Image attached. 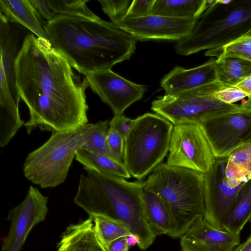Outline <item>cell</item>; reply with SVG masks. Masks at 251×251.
Masks as SVG:
<instances>
[{
  "label": "cell",
  "instance_id": "1",
  "mask_svg": "<svg viewBox=\"0 0 251 251\" xmlns=\"http://www.w3.org/2000/svg\"><path fill=\"white\" fill-rule=\"evenodd\" d=\"M16 86L30 115L27 133L71 129L88 124L86 79L75 75L48 40L26 35L15 61Z\"/></svg>",
  "mask_w": 251,
  "mask_h": 251
},
{
  "label": "cell",
  "instance_id": "2",
  "mask_svg": "<svg viewBox=\"0 0 251 251\" xmlns=\"http://www.w3.org/2000/svg\"><path fill=\"white\" fill-rule=\"evenodd\" d=\"M44 29L52 47L83 75L110 69L136 50L134 37L98 16L61 15L45 21Z\"/></svg>",
  "mask_w": 251,
  "mask_h": 251
},
{
  "label": "cell",
  "instance_id": "3",
  "mask_svg": "<svg viewBox=\"0 0 251 251\" xmlns=\"http://www.w3.org/2000/svg\"><path fill=\"white\" fill-rule=\"evenodd\" d=\"M85 170L87 174L80 176L74 203L89 217L102 216L126 226L139 237L138 247L147 249L156 236L145 212L144 181L129 182L123 177Z\"/></svg>",
  "mask_w": 251,
  "mask_h": 251
},
{
  "label": "cell",
  "instance_id": "4",
  "mask_svg": "<svg viewBox=\"0 0 251 251\" xmlns=\"http://www.w3.org/2000/svg\"><path fill=\"white\" fill-rule=\"evenodd\" d=\"M144 188L157 195L171 216L168 235L180 238L205 213L204 174L167 163L157 166L144 181Z\"/></svg>",
  "mask_w": 251,
  "mask_h": 251
},
{
  "label": "cell",
  "instance_id": "5",
  "mask_svg": "<svg viewBox=\"0 0 251 251\" xmlns=\"http://www.w3.org/2000/svg\"><path fill=\"white\" fill-rule=\"evenodd\" d=\"M199 19L191 33L176 44L177 53L219 49L244 36L251 28V0L226 4L216 0Z\"/></svg>",
  "mask_w": 251,
  "mask_h": 251
},
{
  "label": "cell",
  "instance_id": "6",
  "mask_svg": "<svg viewBox=\"0 0 251 251\" xmlns=\"http://www.w3.org/2000/svg\"><path fill=\"white\" fill-rule=\"evenodd\" d=\"M98 128L97 123L52 131L47 141L27 155L23 168L25 176L42 188L54 187L63 183L77 151Z\"/></svg>",
  "mask_w": 251,
  "mask_h": 251
},
{
  "label": "cell",
  "instance_id": "7",
  "mask_svg": "<svg viewBox=\"0 0 251 251\" xmlns=\"http://www.w3.org/2000/svg\"><path fill=\"white\" fill-rule=\"evenodd\" d=\"M174 126L156 113L134 119L125 137L124 158L131 176L142 180L162 163L169 152Z\"/></svg>",
  "mask_w": 251,
  "mask_h": 251
},
{
  "label": "cell",
  "instance_id": "8",
  "mask_svg": "<svg viewBox=\"0 0 251 251\" xmlns=\"http://www.w3.org/2000/svg\"><path fill=\"white\" fill-rule=\"evenodd\" d=\"M226 87L216 81L200 87L158 97L151 109L174 126L199 124L203 120L219 114L238 109L240 105L222 102L216 93Z\"/></svg>",
  "mask_w": 251,
  "mask_h": 251
},
{
  "label": "cell",
  "instance_id": "9",
  "mask_svg": "<svg viewBox=\"0 0 251 251\" xmlns=\"http://www.w3.org/2000/svg\"><path fill=\"white\" fill-rule=\"evenodd\" d=\"M216 158L228 157L251 144V109L242 107L206 118L199 124Z\"/></svg>",
  "mask_w": 251,
  "mask_h": 251
},
{
  "label": "cell",
  "instance_id": "10",
  "mask_svg": "<svg viewBox=\"0 0 251 251\" xmlns=\"http://www.w3.org/2000/svg\"><path fill=\"white\" fill-rule=\"evenodd\" d=\"M216 157L199 124L174 126L167 164L203 174L214 165Z\"/></svg>",
  "mask_w": 251,
  "mask_h": 251
},
{
  "label": "cell",
  "instance_id": "11",
  "mask_svg": "<svg viewBox=\"0 0 251 251\" xmlns=\"http://www.w3.org/2000/svg\"><path fill=\"white\" fill-rule=\"evenodd\" d=\"M227 157L216 158L211 169L204 174V219L213 226L222 228V223L234 204L243 186L229 184L226 175Z\"/></svg>",
  "mask_w": 251,
  "mask_h": 251
},
{
  "label": "cell",
  "instance_id": "12",
  "mask_svg": "<svg viewBox=\"0 0 251 251\" xmlns=\"http://www.w3.org/2000/svg\"><path fill=\"white\" fill-rule=\"evenodd\" d=\"M48 197L30 186L25 200L12 209L7 216L10 222L9 232L1 251H21L32 229L43 221L48 214Z\"/></svg>",
  "mask_w": 251,
  "mask_h": 251
},
{
  "label": "cell",
  "instance_id": "13",
  "mask_svg": "<svg viewBox=\"0 0 251 251\" xmlns=\"http://www.w3.org/2000/svg\"><path fill=\"white\" fill-rule=\"evenodd\" d=\"M92 91L112 109L114 115H123L125 110L141 100L146 85L136 84L114 73L111 69L84 75Z\"/></svg>",
  "mask_w": 251,
  "mask_h": 251
},
{
  "label": "cell",
  "instance_id": "14",
  "mask_svg": "<svg viewBox=\"0 0 251 251\" xmlns=\"http://www.w3.org/2000/svg\"><path fill=\"white\" fill-rule=\"evenodd\" d=\"M198 21L151 14L139 18L125 16L114 24L127 32L136 40L179 41L191 33Z\"/></svg>",
  "mask_w": 251,
  "mask_h": 251
},
{
  "label": "cell",
  "instance_id": "15",
  "mask_svg": "<svg viewBox=\"0 0 251 251\" xmlns=\"http://www.w3.org/2000/svg\"><path fill=\"white\" fill-rule=\"evenodd\" d=\"M240 242V233L211 226L204 219L194 224L180 237L182 249L188 251H232Z\"/></svg>",
  "mask_w": 251,
  "mask_h": 251
},
{
  "label": "cell",
  "instance_id": "16",
  "mask_svg": "<svg viewBox=\"0 0 251 251\" xmlns=\"http://www.w3.org/2000/svg\"><path fill=\"white\" fill-rule=\"evenodd\" d=\"M216 81V61L211 58L205 63L191 69L176 66L162 78L160 86L164 90L165 95H172Z\"/></svg>",
  "mask_w": 251,
  "mask_h": 251
},
{
  "label": "cell",
  "instance_id": "17",
  "mask_svg": "<svg viewBox=\"0 0 251 251\" xmlns=\"http://www.w3.org/2000/svg\"><path fill=\"white\" fill-rule=\"evenodd\" d=\"M58 251H107L98 238L89 217L69 225L57 244Z\"/></svg>",
  "mask_w": 251,
  "mask_h": 251
},
{
  "label": "cell",
  "instance_id": "18",
  "mask_svg": "<svg viewBox=\"0 0 251 251\" xmlns=\"http://www.w3.org/2000/svg\"><path fill=\"white\" fill-rule=\"evenodd\" d=\"M9 87L2 65H0V146L5 147L24 124Z\"/></svg>",
  "mask_w": 251,
  "mask_h": 251
},
{
  "label": "cell",
  "instance_id": "19",
  "mask_svg": "<svg viewBox=\"0 0 251 251\" xmlns=\"http://www.w3.org/2000/svg\"><path fill=\"white\" fill-rule=\"evenodd\" d=\"M0 10L9 22L19 23L37 37L48 40L44 22L30 0H0Z\"/></svg>",
  "mask_w": 251,
  "mask_h": 251
},
{
  "label": "cell",
  "instance_id": "20",
  "mask_svg": "<svg viewBox=\"0 0 251 251\" xmlns=\"http://www.w3.org/2000/svg\"><path fill=\"white\" fill-rule=\"evenodd\" d=\"M215 0H155L152 14L198 20Z\"/></svg>",
  "mask_w": 251,
  "mask_h": 251
},
{
  "label": "cell",
  "instance_id": "21",
  "mask_svg": "<svg viewBox=\"0 0 251 251\" xmlns=\"http://www.w3.org/2000/svg\"><path fill=\"white\" fill-rule=\"evenodd\" d=\"M41 17L49 22L61 15L97 17L86 5L89 0H30Z\"/></svg>",
  "mask_w": 251,
  "mask_h": 251
},
{
  "label": "cell",
  "instance_id": "22",
  "mask_svg": "<svg viewBox=\"0 0 251 251\" xmlns=\"http://www.w3.org/2000/svg\"><path fill=\"white\" fill-rule=\"evenodd\" d=\"M142 196L146 218L153 234L155 236L168 235L171 219L166 205L157 195L144 186Z\"/></svg>",
  "mask_w": 251,
  "mask_h": 251
},
{
  "label": "cell",
  "instance_id": "23",
  "mask_svg": "<svg viewBox=\"0 0 251 251\" xmlns=\"http://www.w3.org/2000/svg\"><path fill=\"white\" fill-rule=\"evenodd\" d=\"M75 159L83 165L85 170L124 178H129L131 176L124 163L83 147L77 151Z\"/></svg>",
  "mask_w": 251,
  "mask_h": 251
},
{
  "label": "cell",
  "instance_id": "24",
  "mask_svg": "<svg viewBox=\"0 0 251 251\" xmlns=\"http://www.w3.org/2000/svg\"><path fill=\"white\" fill-rule=\"evenodd\" d=\"M251 219V179L243 186L234 204L222 223V228L240 233Z\"/></svg>",
  "mask_w": 251,
  "mask_h": 251
},
{
  "label": "cell",
  "instance_id": "25",
  "mask_svg": "<svg viewBox=\"0 0 251 251\" xmlns=\"http://www.w3.org/2000/svg\"><path fill=\"white\" fill-rule=\"evenodd\" d=\"M217 81L226 87L235 86L251 75V61L240 57H226L216 59Z\"/></svg>",
  "mask_w": 251,
  "mask_h": 251
},
{
  "label": "cell",
  "instance_id": "26",
  "mask_svg": "<svg viewBox=\"0 0 251 251\" xmlns=\"http://www.w3.org/2000/svg\"><path fill=\"white\" fill-rule=\"evenodd\" d=\"M226 173L232 186L251 179V144L237 149L227 157Z\"/></svg>",
  "mask_w": 251,
  "mask_h": 251
},
{
  "label": "cell",
  "instance_id": "27",
  "mask_svg": "<svg viewBox=\"0 0 251 251\" xmlns=\"http://www.w3.org/2000/svg\"><path fill=\"white\" fill-rule=\"evenodd\" d=\"M18 50L17 36L12 30L10 34L2 44H0V64L12 96L19 103L21 98L18 92L15 71V61L19 51Z\"/></svg>",
  "mask_w": 251,
  "mask_h": 251
},
{
  "label": "cell",
  "instance_id": "28",
  "mask_svg": "<svg viewBox=\"0 0 251 251\" xmlns=\"http://www.w3.org/2000/svg\"><path fill=\"white\" fill-rule=\"evenodd\" d=\"M89 217L93 219L97 236L105 248L112 241L131 233L126 226L108 218L97 215Z\"/></svg>",
  "mask_w": 251,
  "mask_h": 251
},
{
  "label": "cell",
  "instance_id": "29",
  "mask_svg": "<svg viewBox=\"0 0 251 251\" xmlns=\"http://www.w3.org/2000/svg\"><path fill=\"white\" fill-rule=\"evenodd\" d=\"M205 56H214L217 59L237 57L251 61V36L242 37L219 49L208 50Z\"/></svg>",
  "mask_w": 251,
  "mask_h": 251
},
{
  "label": "cell",
  "instance_id": "30",
  "mask_svg": "<svg viewBox=\"0 0 251 251\" xmlns=\"http://www.w3.org/2000/svg\"><path fill=\"white\" fill-rule=\"evenodd\" d=\"M98 123L97 130L82 147L92 152L110 157L107 142L109 121H100Z\"/></svg>",
  "mask_w": 251,
  "mask_h": 251
},
{
  "label": "cell",
  "instance_id": "31",
  "mask_svg": "<svg viewBox=\"0 0 251 251\" xmlns=\"http://www.w3.org/2000/svg\"><path fill=\"white\" fill-rule=\"evenodd\" d=\"M103 12L115 24L126 16L130 0H98Z\"/></svg>",
  "mask_w": 251,
  "mask_h": 251
},
{
  "label": "cell",
  "instance_id": "32",
  "mask_svg": "<svg viewBox=\"0 0 251 251\" xmlns=\"http://www.w3.org/2000/svg\"><path fill=\"white\" fill-rule=\"evenodd\" d=\"M107 142L110 157L119 162L124 163L125 138L115 130L109 127Z\"/></svg>",
  "mask_w": 251,
  "mask_h": 251
},
{
  "label": "cell",
  "instance_id": "33",
  "mask_svg": "<svg viewBox=\"0 0 251 251\" xmlns=\"http://www.w3.org/2000/svg\"><path fill=\"white\" fill-rule=\"evenodd\" d=\"M154 1L155 0H132L126 16L139 18L151 14Z\"/></svg>",
  "mask_w": 251,
  "mask_h": 251
},
{
  "label": "cell",
  "instance_id": "34",
  "mask_svg": "<svg viewBox=\"0 0 251 251\" xmlns=\"http://www.w3.org/2000/svg\"><path fill=\"white\" fill-rule=\"evenodd\" d=\"M217 98L226 103L234 104L248 97L247 95L235 86L226 87L216 93Z\"/></svg>",
  "mask_w": 251,
  "mask_h": 251
},
{
  "label": "cell",
  "instance_id": "35",
  "mask_svg": "<svg viewBox=\"0 0 251 251\" xmlns=\"http://www.w3.org/2000/svg\"><path fill=\"white\" fill-rule=\"evenodd\" d=\"M134 119L123 115H114L109 122V127L114 129L125 138L132 126Z\"/></svg>",
  "mask_w": 251,
  "mask_h": 251
},
{
  "label": "cell",
  "instance_id": "36",
  "mask_svg": "<svg viewBox=\"0 0 251 251\" xmlns=\"http://www.w3.org/2000/svg\"><path fill=\"white\" fill-rule=\"evenodd\" d=\"M9 20L1 12L0 16V44L4 43L12 31Z\"/></svg>",
  "mask_w": 251,
  "mask_h": 251
},
{
  "label": "cell",
  "instance_id": "37",
  "mask_svg": "<svg viewBox=\"0 0 251 251\" xmlns=\"http://www.w3.org/2000/svg\"><path fill=\"white\" fill-rule=\"evenodd\" d=\"M129 247L128 246L126 237L117 239L111 242L106 247L107 251H128Z\"/></svg>",
  "mask_w": 251,
  "mask_h": 251
},
{
  "label": "cell",
  "instance_id": "38",
  "mask_svg": "<svg viewBox=\"0 0 251 251\" xmlns=\"http://www.w3.org/2000/svg\"><path fill=\"white\" fill-rule=\"evenodd\" d=\"M235 86L244 92L248 99H251V75L245 78Z\"/></svg>",
  "mask_w": 251,
  "mask_h": 251
},
{
  "label": "cell",
  "instance_id": "39",
  "mask_svg": "<svg viewBox=\"0 0 251 251\" xmlns=\"http://www.w3.org/2000/svg\"><path fill=\"white\" fill-rule=\"evenodd\" d=\"M232 251H251V234L245 242L238 245Z\"/></svg>",
  "mask_w": 251,
  "mask_h": 251
},
{
  "label": "cell",
  "instance_id": "40",
  "mask_svg": "<svg viewBox=\"0 0 251 251\" xmlns=\"http://www.w3.org/2000/svg\"><path fill=\"white\" fill-rule=\"evenodd\" d=\"M126 241L129 247L136 245L138 246L140 243L139 237L137 235L132 233L126 237Z\"/></svg>",
  "mask_w": 251,
  "mask_h": 251
},
{
  "label": "cell",
  "instance_id": "41",
  "mask_svg": "<svg viewBox=\"0 0 251 251\" xmlns=\"http://www.w3.org/2000/svg\"><path fill=\"white\" fill-rule=\"evenodd\" d=\"M241 106L244 108L251 109V99H248Z\"/></svg>",
  "mask_w": 251,
  "mask_h": 251
},
{
  "label": "cell",
  "instance_id": "42",
  "mask_svg": "<svg viewBox=\"0 0 251 251\" xmlns=\"http://www.w3.org/2000/svg\"><path fill=\"white\" fill-rule=\"evenodd\" d=\"M249 36H251V28L242 37Z\"/></svg>",
  "mask_w": 251,
  "mask_h": 251
},
{
  "label": "cell",
  "instance_id": "43",
  "mask_svg": "<svg viewBox=\"0 0 251 251\" xmlns=\"http://www.w3.org/2000/svg\"><path fill=\"white\" fill-rule=\"evenodd\" d=\"M187 251V250H183V249H182V250L181 251Z\"/></svg>",
  "mask_w": 251,
  "mask_h": 251
},
{
  "label": "cell",
  "instance_id": "44",
  "mask_svg": "<svg viewBox=\"0 0 251 251\" xmlns=\"http://www.w3.org/2000/svg\"><path fill=\"white\" fill-rule=\"evenodd\" d=\"M250 222L251 223V219L250 220Z\"/></svg>",
  "mask_w": 251,
  "mask_h": 251
},
{
  "label": "cell",
  "instance_id": "45",
  "mask_svg": "<svg viewBox=\"0 0 251 251\" xmlns=\"http://www.w3.org/2000/svg\"><path fill=\"white\" fill-rule=\"evenodd\" d=\"M57 251H58V250H57Z\"/></svg>",
  "mask_w": 251,
  "mask_h": 251
}]
</instances>
